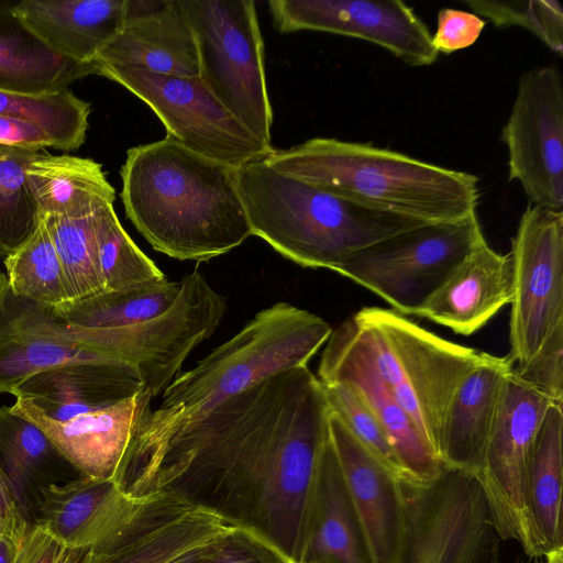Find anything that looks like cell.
Instances as JSON below:
<instances>
[{"label": "cell", "mask_w": 563, "mask_h": 563, "mask_svg": "<svg viewBox=\"0 0 563 563\" xmlns=\"http://www.w3.org/2000/svg\"><path fill=\"white\" fill-rule=\"evenodd\" d=\"M329 412L308 366L287 369L195 417L133 432L113 481L130 498L174 494L299 563Z\"/></svg>", "instance_id": "6da1fadb"}, {"label": "cell", "mask_w": 563, "mask_h": 563, "mask_svg": "<svg viewBox=\"0 0 563 563\" xmlns=\"http://www.w3.org/2000/svg\"><path fill=\"white\" fill-rule=\"evenodd\" d=\"M120 175L126 218L159 253L207 262L252 235L235 168L168 136L129 148Z\"/></svg>", "instance_id": "7a4b0ae2"}, {"label": "cell", "mask_w": 563, "mask_h": 563, "mask_svg": "<svg viewBox=\"0 0 563 563\" xmlns=\"http://www.w3.org/2000/svg\"><path fill=\"white\" fill-rule=\"evenodd\" d=\"M274 169L358 206L426 223L474 212L478 178L369 143L313 137L264 159Z\"/></svg>", "instance_id": "3957f363"}, {"label": "cell", "mask_w": 563, "mask_h": 563, "mask_svg": "<svg viewBox=\"0 0 563 563\" xmlns=\"http://www.w3.org/2000/svg\"><path fill=\"white\" fill-rule=\"evenodd\" d=\"M252 235L291 262L335 272L360 251L426 222L378 212L271 167L235 169Z\"/></svg>", "instance_id": "277c9868"}, {"label": "cell", "mask_w": 563, "mask_h": 563, "mask_svg": "<svg viewBox=\"0 0 563 563\" xmlns=\"http://www.w3.org/2000/svg\"><path fill=\"white\" fill-rule=\"evenodd\" d=\"M331 333L330 324L317 314L287 302L274 303L175 377L159 406L134 431L195 417L277 373L307 366Z\"/></svg>", "instance_id": "5b68a950"}, {"label": "cell", "mask_w": 563, "mask_h": 563, "mask_svg": "<svg viewBox=\"0 0 563 563\" xmlns=\"http://www.w3.org/2000/svg\"><path fill=\"white\" fill-rule=\"evenodd\" d=\"M195 36L199 79L262 142L271 145L264 42L253 0H177Z\"/></svg>", "instance_id": "8992f818"}, {"label": "cell", "mask_w": 563, "mask_h": 563, "mask_svg": "<svg viewBox=\"0 0 563 563\" xmlns=\"http://www.w3.org/2000/svg\"><path fill=\"white\" fill-rule=\"evenodd\" d=\"M405 528L397 563H497L498 534L476 474L444 466L402 479Z\"/></svg>", "instance_id": "52a82bcc"}, {"label": "cell", "mask_w": 563, "mask_h": 563, "mask_svg": "<svg viewBox=\"0 0 563 563\" xmlns=\"http://www.w3.org/2000/svg\"><path fill=\"white\" fill-rule=\"evenodd\" d=\"M355 316L384 340L394 365L389 389L438 455L452 398L488 353L446 341L393 310L366 307Z\"/></svg>", "instance_id": "ba28073f"}, {"label": "cell", "mask_w": 563, "mask_h": 563, "mask_svg": "<svg viewBox=\"0 0 563 563\" xmlns=\"http://www.w3.org/2000/svg\"><path fill=\"white\" fill-rule=\"evenodd\" d=\"M483 239L476 212L426 223L360 251L335 273L376 294L398 313L413 314Z\"/></svg>", "instance_id": "9c48e42d"}, {"label": "cell", "mask_w": 563, "mask_h": 563, "mask_svg": "<svg viewBox=\"0 0 563 563\" xmlns=\"http://www.w3.org/2000/svg\"><path fill=\"white\" fill-rule=\"evenodd\" d=\"M180 283L178 296L161 314L118 329L84 333L74 340L91 352L133 366L144 389L152 397L158 396L191 351L213 334L227 309L225 297L197 269Z\"/></svg>", "instance_id": "30bf717a"}, {"label": "cell", "mask_w": 563, "mask_h": 563, "mask_svg": "<svg viewBox=\"0 0 563 563\" xmlns=\"http://www.w3.org/2000/svg\"><path fill=\"white\" fill-rule=\"evenodd\" d=\"M92 70L144 101L164 124L166 136L203 157L238 169L265 159L274 150L236 120L199 78L110 65Z\"/></svg>", "instance_id": "8fae6325"}, {"label": "cell", "mask_w": 563, "mask_h": 563, "mask_svg": "<svg viewBox=\"0 0 563 563\" xmlns=\"http://www.w3.org/2000/svg\"><path fill=\"white\" fill-rule=\"evenodd\" d=\"M551 404L511 369L505 378L483 464L476 474L498 537L517 542L532 559L540 556L527 506V474L538 431Z\"/></svg>", "instance_id": "7c38bea8"}, {"label": "cell", "mask_w": 563, "mask_h": 563, "mask_svg": "<svg viewBox=\"0 0 563 563\" xmlns=\"http://www.w3.org/2000/svg\"><path fill=\"white\" fill-rule=\"evenodd\" d=\"M510 254L514 295L508 356L519 366L563 324V210L529 203L511 240Z\"/></svg>", "instance_id": "4fadbf2b"}, {"label": "cell", "mask_w": 563, "mask_h": 563, "mask_svg": "<svg viewBox=\"0 0 563 563\" xmlns=\"http://www.w3.org/2000/svg\"><path fill=\"white\" fill-rule=\"evenodd\" d=\"M501 139L509 180L531 205L563 209V80L554 65L534 67L519 79Z\"/></svg>", "instance_id": "5bb4252c"}, {"label": "cell", "mask_w": 563, "mask_h": 563, "mask_svg": "<svg viewBox=\"0 0 563 563\" xmlns=\"http://www.w3.org/2000/svg\"><path fill=\"white\" fill-rule=\"evenodd\" d=\"M228 526L166 492L131 498L93 543L69 549L60 563H168L214 540Z\"/></svg>", "instance_id": "9a60e30c"}, {"label": "cell", "mask_w": 563, "mask_h": 563, "mask_svg": "<svg viewBox=\"0 0 563 563\" xmlns=\"http://www.w3.org/2000/svg\"><path fill=\"white\" fill-rule=\"evenodd\" d=\"M279 33L319 31L382 46L410 66L433 64L439 53L415 10L400 0H271Z\"/></svg>", "instance_id": "2e32d148"}, {"label": "cell", "mask_w": 563, "mask_h": 563, "mask_svg": "<svg viewBox=\"0 0 563 563\" xmlns=\"http://www.w3.org/2000/svg\"><path fill=\"white\" fill-rule=\"evenodd\" d=\"M317 377L322 384H346L358 394L383 428L404 481L424 483L442 472V462L379 377L353 316L332 331Z\"/></svg>", "instance_id": "e0dca14e"}, {"label": "cell", "mask_w": 563, "mask_h": 563, "mask_svg": "<svg viewBox=\"0 0 563 563\" xmlns=\"http://www.w3.org/2000/svg\"><path fill=\"white\" fill-rule=\"evenodd\" d=\"M330 440L343 482L377 563H397L405 528L402 478L330 410Z\"/></svg>", "instance_id": "ac0fdd59"}, {"label": "cell", "mask_w": 563, "mask_h": 563, "mask_svg": "<svg viewBox=\"0 0 563 563\" xmlns=\"http://www.w3.org/2000/svg\"><path fill=\"white\" fill-rule=\"evenodd\" d=\"M111 358L77 343L53 307L15 295L0 274V395L34 374L74 361Z\"/></svg>", "instance_id": "d6986e66"}, {"label": "cell", "mask_w": 563, "mask_h": 563, "mask_svg": "<svg viewBox=\"0 0 563 563\" xmlns=\"http://www.w3.org/2000/svg\"><path fill=\"white\" fill-rule=\"evenodd\" d=\"M99 65L199 78L195 36L178 1L128 0L120 32L91 63V68Z\"/></svg>", "instance_id": "ffe728a7"}, {"label": "cell", "mask_w": 563, "mask_h": 563, "mask_svg": "<svg viewBox=\"0 0 563 563\" xmlns=\"http://www.w3.org/2000/svg\"><path fill=\"white\" fill-rule=\"evenodd\" d=\"M152 395L143 389L108 408L57 421L34 405L16 399L9 407L43 430L87 477L113 479L135 426L152 410Z\"/></svg>", "instance_id": "44dd1931"}, {"label": "cell", "mask_w": 563, "mask_h": 563, "mask_svg": "<svg viewBox=\"0 0 563 563\" xmlns=\"http://www.w3.org/2000/svg\"><path fill=\"white\" fill-rule=\"evenodd\" d=\"M512 295L511 254L497 253L484 238L412 316L470 335L511 303Z\"/></svg>", "instance_id": "7402d4cb"}, {"label": "cell", "mask_w": 563, "mask_h": 563, "mask_svg": "<svg viewBox=\"0 0 563 563\" xmlns=\"http://www.w3.org/2000/svg\"><path fill=\"white\" fill-rule=\"evenodd\" d=\"M144 389L133 366L114 360L67 362L38 372L14 393L46 417L65 421L101 410Z\"/></svg>", "instance_id": "603a6c76"}, {"label": "cell", "mask_w": 563, "mask_h": 563, "mask_svg": "<svg viewBox=\"0 0 563 563\" xmlns=\"http://www.w3.org/2000/svg\"><path fill=\"white\" fill-rule=\"evenodd\" d=\"M128 0H23L12 12L55 54L91 66L120 32Z\"/></svg>", "instance_id": "cb8c5ba5"}, {"label": "cell", "mask_w": 563, "mask_h": 563, "mask_svg": "<svg viewBox=\"0 0 563 563\" xmlns=\"http://www.w3.org/2000/svg\"><path fill=\"white\" fill-rule=\"evenodd\" d=\"M514 366L508 355L488 354L463 379L441 432L438 456L444 466L473 474L479 472L504 382Z\"/></svg>", "instance_id": "d4e9b609"}, {"label": "cell", "mask_w": 563, "mask_h": 563, "mask_svg": "<svg viewBox=\"0 0 563 563\" xmlns=\"http://www.w3.org/2000/svg\"><path fill=\"white\" fill-rule=\"evenodd\" d=\"M0 472L29 523L45 488L86 477L43 430L9 407L0 408Z\"/></svg>", "instance_id": "484cf974"}, {"label": "cell", "mask_w": 563, "mask_h": 563, "mask_svg": "<svg viewBox=\"0 0 563 563\" xmlns=\"http://www.w3.org/2000/svg\"><path fill=\"white\" fill-rule=\"evenodd\" d=\"M299 563H377L347 495L330 433Z\"/></svg>", "instance_id": "4316f807"}, {"label": "cell", "mask_w": 563, "mask_h": 563, "mask_svg": "<svg viewBox=\"0 0 563 563\" xmlns=\"http://www.w3.org/2000/svg\"><path fill=\"white\" fill-rule=\"evenodd\" d=\"M130 499L113 479L86 476L45 488L34 523L69 549L87 547L113 526Z\"/></svg>", "instance_id": "83f0119b"}, {"label": "cell", "mask_w": 563, "mask_h": 563, "mask_svg": "<svg viewBox=\"0 0 563 563\" xmlns=\"http://www.w3.org/2000/svg\"><path fill=\"white\" fill-rule=\"evenodd\" d=\"M25 177L41 214L86 218L115 199L101 164L90 158L41 151L27 165Z\"/></svg>", "instance_id": "f1b7e54d"}, {"label": "cell", "mask_w": 563, "mask_h": 563, "mask_svg": "<svg viewBox=\"0 0 563 563\" xmlns=\"http://www.w3.org/2000/svg\"><path fill=\"white\" fill-rule=\"evenodd\" d=\"M0 3V90L44 96L93 75L91 66L58 56Z\"/></svg>", "instance_id": "f546056e"}, {"label": "cell", "mask_w": 563, "mask_h": 563, "mask_svg": "<svg viewBox=\"0 0 563 563\" xmlns=\"http://www.w3.org/2000/svg\"><path fill=\"white\" fill-rule=\"evenodd\" d=\"M563 405L552 402L538 431L527 474V506L538 553L563 548Z\"/></svg>", "instance_id": "4dcf8cb0"}, {"label": "cell", "mask_w": 563, "mask_h": 563, "mask_svg": "<svg viewBox=\"0 0 563 563\" xmlns=\"http://www.w3.org/2000/svg\"><path fill=\"white\" fill-rule=\"evenodd\" d=\"M181 288L180 280L124 290L103 291L54 307L73 339L88 332L112 330L151 319L166 311Z\"/></svg>", "instance_id": "1f68e13d"}, {"label": "cell", "mask_w": 563, "mask_h": 563, "mask_svg": "<svg viewBox=\"0 0 563 563\" xmlns=\"http://www.w3.org/2000/svg\"><path fill=\"white\" fill-rule=\"evenodd\" d=\"M3 264L15 295L53 308L68 302L63 267L40 213L35 230Z\"/></svg>", "instance_id": "d6a6232c"}, {"label": "cell", "mask_w": 563, "mask_h": 563, "mask_svg": "<svg viewBox=\"0 0 563 563\" xmlns=\"http://www.w3.org/2000/svg\"><path fill=\"white\" fill-rule=\"evenodd\" d=\"M95 232L104 291L131 290L167 279L125 232L113 203L96 211Z\"/></svg>", "instance_id": "836d02e7"}, {"label": "cell", "mask_w": 563, "mask_h": 563, "mask_svg": "<svg viewBox=\"0 0 563 563\" xmlns=\"http://www.w3.org/2000/svg\"><path fill=\"white\" fill-rule=\"evenodd\" d=\"M90 103L69 89L44 96H25L0 90V115L35 123L52 135L58 150H78L86 140Z\"/></svg>", "instance_id": "e575fe53"}, {"label": "cell", "mask_w": 563, "mask_h": 563, "mask_svg": "<svg viewBox=\"0 0 563 563\" xmlns=\"http://www.w3.org/2000/svg\"><path fill=\"white\" fill-rule=\"evenodd\" d=\"M95 213L77 219L40 213L63 267L67 303L104 291L95 232Z\"/></svg>", "instance_id": "d590c367"}, {"label": "cell", "mask_w": 563, "mask_h": 563, "mask_svg": "<svg viewBox=\"0 0 563 563\" xmlns=\"http://www.w3.org/2000/svg\"><path fill=\"white\" fill-rule=\"evenodd\" d=\"M38 152L0 145V256L21 245L35 230L38 209L25 169Z\"/></svg>", "instance_id": "8d00e7d4"}, {"label": "cell", "mask_w": 563, "mask_h": 563, "mask_svg": "<svg viewBox=\"0 0 563 563\" xmlns=\"http://www.w3.org/2000/svg\"><path fill=\"white\" fill-rule=\"evenodd\" d=\"M476 15L484 16L497 27L519 26L537 36L558 55L563 52V11L555 0H467L464 2Z\"/></svg>", "instance_id": "74e56055"}, {"label": "cell", "mask_w": 563, "mask_h": 563, "mask_svg": "<svg viewBox=\"0 0 563 563\" xmlns=\"http://www.w3.org/2000/svg\"><path fill=\"white\" fill-rule=\"evenodd\" d=\"M322 387L329 409L364 446L401 477L399 464L383 428L358 394L341 383L322 384Z\"/></svg>", "instance_id": "f35d334b"}, {"label": "cell", "mask_w": 563, "mask_h": 563, "mask_svg": "<svg viewBox=\"0 0 563 563\" xmlns=\"http://www.w3.org/2000/svg\"><path fill=\"white\" fill-rule=\"evenodd\" d=\"M198 563H290L258 534L228 526L206 548Z\"/></svg>", "instance_id": "ab89813d"}, {"label": "cell", "mask_w": 563, "mask_h": 563, "mask_svg": "<svg viewBox=\"0 0 563 563\" xmlns=\"http://www.w3.org/2000/svg\"><path fill=\"white\" fill-rule=\"evenodd\" d=\"M512 373L552 402L563 405V324L544 340L532 358Z\"/></svg>", "instance_id": "60d3db41"}, {"label": "cell", "mask_w": 563, "mask_h": 563, "mask_svg": "<svg viewBox=\"0 0 563 563\" xmlns=\"http://www.w3.org/2000/svg\"><path fill=\"white\" fill-rule=\"evenodd\" d=\"M485 25L486 21L475 13L443 8L438 12L432 45L438 53L452 54L473 45Z\"/></svg>", "instance_id": "b9f144b4"}, {"label": "cell", "mask_w": 563, "mask_h": 563, "mask_svg": "<svg viewBox=\"0 0 563 563\" xmlns=\"http://www.w3.org/2000/svg\"><path fill=\"white\" fill-rule=\"evenodd\" d=\"M68 550L38 525L27 523L14 563H60Z\"/></svg>", "instance_id": "7bdbcfd3"}, {"label": "cell", "mask_w": 563, "mask_h": 563, "mask_svg": "<svg viewBox=\"0 0 563 563\" xmlns=\"http://www.w3.org/2000/svg\"><path fill=\"white\" fill-rule=\"evenodd\" d=\"M0 145L41 152L58 150L56 140L40 125L21 119L0 115Z\"/></svg>", "instance_id": "ee69618b"}, {"label": "cell", "mask_w": 563, "mask_h": 563, "mask_svg": "<svg viewBox=\"0 0 563 563\" xmlns=\"http://www.w3.org/2000/svg\"><path fill=\"white\" fill-rule=\"evenodd\" d=\"M27 523L21 516H16L0 532V563H14Z\"/></svg>", "instance_id": "f6af8a7d"}, {"label": "cell", "mask_w": 563, "mask_h": 563, "mask_svg": "<svg viewBox=\"0 0 563 563\" xmlns=\"http://www.w3.org/2000/svg\"><path fill=\"white\" fill-rule=\"evenodd\" d=\"M16 516H21L16 508L12 493L0 472V532Z\"/></svg>", "instance_id": "bcb514c9"}, {"label": "cell", "mask_w": 563, "mask_h": 563, "mask_svg": "<svg viewBox=\"0 0 563 563\" xmlns=\"http://www.w3.org/2000/svg\"><path fill=\"white\" fill-rule=\"evenodd\" d=\"M209 543L194 549L168 563H198Z\"/></svg>", "instance_id": "7dc6e473"}, {"label": "cell", "mask_w": 563, "mask_h": 563, "mask_svg": "<svg viewBox=\"0 0 563 563\" xmlns=\"http://www.w3.org/2000/svg\"><path fill=\"white\" fill-rule=\"evenodd\" d=\"M542 559L544 563H563V548L548 552Z\"/></svg>", "instance_id": "c3c4849f"}]
</instances>
